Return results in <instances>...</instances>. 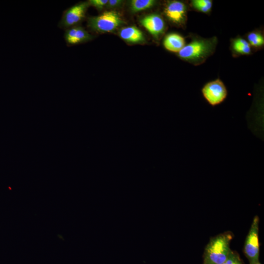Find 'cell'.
I'll return each instance as SVG.
<instances>
[{"instance_id":"6da1fadb","label":"cell","mask_w":264,"mask_h":264,"mask_svg":"<svg viewBox=\"0 0 264 264\" xmlns=\"http://www.w3.org/2000/svg\"><path fill=\"white\" fill-rule=\"evenodd\" d=\"M218 44L216 36L204 38L195 36L177 53L184 61L194 66L203 64L215 52Z\"/></svg>"},{"instance_id":"7a4b0ae2","label":"cell","mask_w":264,"mask_h":264,"mask_svg":"<svg viewBox=\"0 0 264 264\" xmlns=\"http://www.w3.org/2000/svg\"><path fill=\"white\" fill-rule=\"evenodd\" d=\"M232 239L233 234L229 231L211 238L204 249L203 264H222L231 251Z\"/></svg>"},{"instance_id":"3957f363","label":"cell","mask_w":264,"mask_h":264,"mask_svg":"<svg viewBox=\"0 0 264 264\" xmlns=\"http://www.w3.org/2000/svg\"><path fill=\"white\" fill-rule=\"evenodd\" d=\"M123 23V20L117 12L109 11L98 16L89 18L88 21V26L95 31L110 32Z\"/></svg>"},{"instance_id":"277c9868","label":"cell","mask_w":264,"mask_h":264,"mask_svg":"<svg viewBox=\"0 0 264 264\" xmlns=\"http://www.w3.org/2000/svg\"><path fill=\"white\" fill-rule=\"evenodd\" d=\"M201 92L206 102L213 107L222 103L228 95L225 84L219 78L206 83L202 88Z\"/></svg>"},{"instance_id":"5b68a950","label":"cell","mask_w":264,"mask_h":264,"mask_svg":"<svg viewBox=\"0 0 264 264\" xmlns=\"http://www.w3.org/2000/svg\"><path fill=\"white\" fill-rule=\"evenodd\" d=\"M259 217L256 216L253 220L244 244L243 253L249 264L259 261Z\"/></svg>"},{"instance_id":"8992f818","label":"cell","mask_w":264,"mask_h":264,"mask_svg":"<svg viewBox=\"0 0 264 264\" xmlns=\"http://www.w3.org/2000/svg\"><path fill=\"white\" fill-rule=\"evenodd\" d=\"M188 7L179 0L169 1L165 6L164 13L168 20L173 23L184 27L187 20Z\"/></svg>"},{"instance_id":"52a82bcc","label":"cell","mask_w":264,"mask_h":264,"mask_svg":"<svg viewBox=\"0 0 264 264\" xmlns=\"http://www.w3.org/2000/svg\"><path fill=\"white\" fill-rule=\"evenodd\" d=\"M89 4L88 2H83L67 9L64 13L58 26L63 28L75 26L84 19Z\"/></svg>"},{"instance_id":"ba28073f","label":"cell","mask_w":264,"mask_h":264,"mask_svg":"<svg viewBox=\"0 0 264 264\" xmlns=\"http://www.w3.org/2000/svg\"><path fill=\"white\" fill-rule=\"evenodd\" d=\"M141 25L155 39H158L164 32L165 23L159 15L152 14L147 15L140 21Z\"/></svg>"},{"instance_id":"9c48e42d","label":"cell","mask_w":264,"mask_h":264,"mask_svg":"<svg viewBox=\"0 0 264 264\" xmlns=\"http://www.w3.org/2000/svg\"><path fill=\"white\" fill-rule=\"evenodd\" d=\"M92 36L84 28L80 26H74L67 29L65 34V39L68 44L74 45L88 41Z\"/></svg>"},{"instance_id":"30bf717a","label":"cell","mask_w":264,"mask_h":264,"mask_svg":"<svg viewBox=\"0 0 264 264\" xmlns=\"http://www.w3.org/2000/svg\"><path fill=\"white\" fill-rule=\"evenodd\" d=\"M163 44L166 49L174 53H178L186 44L185 38L176 33L167 34L164 39Z\"/></svg>"},{"instance_id":"8fae6325","label":"cell","mask_w":264,"mask_h":264,"mask_svg":"<svg viewBox=\"0 0 264 264\" xmlns=\"http://www.w3.org/2000/svg\"><path fill=\"white\" fill-rule=\"evenodd\" d=\"M230 50L233 56L238 57L250 55L252 49L245 39L238 36L231 39Z\"/></svg>"},{"instance_id":"7c38bea8","label":"cell","mask_w":264,"mask_h":264,"mask_svg":"<svg viewBox=\"0 0 264 264\" xmlns=\"http://www.w3.org/2000/svg\"><path fill=\"white\" fill-rule=\"evenodd\" d=\"M120 37L132 43H139L145 41V37L141 30L135 26L122 28L119 32Z\"/></svg>"},{"instance_id":"4fadbf2b","label":"cell","mask_w":264,"mask_h":264,"mask_svg":"<svg viewBox=\"0 0 264 264\" xmlns=\"http://www.w3.org/2000/svg\"><path fill=\"white\" fill-rule=\"evenodd\" d=\"M246 39L252 49H261L264 45V36L262 32L259 30H254L247 34Z\"/></svg>"},{"instance_id":"5bb4252c","label":"cell","mask_w":264,"mask_h":264,"mask_svg":"<svg viewBox=\"0 0 264 264\" xmlns=\"http://www.w3.org/2000/svg\"><path fill=\"white\" fill-rule=\"evenodd\" d=\"M190 6L196 11L208 14L212 10L213 1L211 0H192Z\"/></svg>"},{"instance_id":"9a60e30c","label":"cell","mask_w":264,"mask_h":264,"mask_svg":"<svg viewBox=\"0 0 264 264\" xmlns=\"http://www.w3.org/2000/svg\"><path fill=\"white\" fill-rule=\"evenodd\" d=\"M155 3L154 0H132L130 2V9L133 12H137L151 8Z\"/></svg>"},{"instance_id":"2e32d148","label":"cell","mask_w":264,"mask_h":264,"mask_svg":"<svg viewBox=\"0 0 264 264\" xmlns=\"http://www.w3.org/2000/svg\"><path fill=\"white\" fill-rule=\"evenodd\" d=\"M222 264H242V262L239 254L231 250L227 259Z\"/></svg>"},{"instance_id":"e0dca14e","label":"cell","mask_w":264,"mask_h":264,"mask_svg":"<svg viewBox=\"0 0 264 264\" xmlns=\"http://www.w3.org/2000/svg\"><path fill=\"white\" fill-rule=\"evenodd\" d=\"M108 0H90L88 1L89 4L98 9H101L106 6Z\"/></svg>"},{"instance_id":"ac0fdd59","label":"cell","mask_w":264,"mask_h":264,"mask_svg":"<svg viewBox=\"0 0 264 264\" xmlns=\"http://www.w3.org/2000/svg\"><path fill=\"white\" fill-rule=\"evenodd\" d=\"M123 0H109L106 5L107 7L110 8H115L120 6Z\"/></svg>"},{"instance_id":"d6986e66","label":"cell","mask_w":264,"mask_h":264,"mask_svg":"<svg viewBox=\"0 0 264 264\" xmlns=\"http://www.w3.org/2000/svg\"><path fill=\"white\" fill-rule=\"evenodd\" d=\"M261 264V263H260V262L259 261V262H257V263H254V264Z\"/></svg>"}]
</instances>
